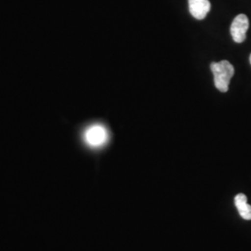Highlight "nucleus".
I'll use <instances>...</instances> for the list:
<instances>
[{
    "mask_svg": "<svg viewBox=\"0 0 251 251\" xmlns=\"http://www.w3.org/2000/svg\"><path fill=\"white\" fill-rule=\"evenodd\" d=\"M210 68L214 75L216 89L222 92H227L230 81L234 75V68L232 63L224 60L219 63H211Z\"/></svg>",
    "mask_w": 251,
    "mask_h": 251,
    "instance_id": "f257e3e1",
    "label": "nucleus"
},
{
    "mask_svg": "<svg viewBox=\"0 0 251 251\" xmlns=\"http://www.w3.org/2000/svg\"><path fill=\"white\" fill-rule=\"evenodd\" d=\"M84 139L87 144L91 147H100L107 142V130L103 126H90L84 134Z\"/></svg>",
    "mask_w": 251,
    "mask_h": 251,
    "instance_id": "f03ea898",
    "label": "nucleus"
},
{
    "mask_svg": "<svg viewBox=\"0 0 251 251\" xmlns=\"http://www.w3.org/2000/svg\"><path fill=\"white\" fill-rule=\"evenodd\" d=\"M250 27V21L247 15H237L231 25V35L233 41L236 43H242L246 40L247 32Z\"/></svg>",
    "mask_w": 251,
    "mask_h": 251,
    "instance_id": "7ed1b4c3",
    "label": "nucleus"
},
{
    "mask_svg": "<svg viewBox=\"0 0 251 251\" xmlns=\"http://www.w3.org/2000/svg\"><path fill=\"white\" fill-rule=\"evenodd\" d=\"M188 3L191 15L198 20L206 18L211 8L209 0H188Z\"/></svg>",
    "mask_w": 251,
    "mask_h": 251,
    "instance_id": "20e7f679",
    "label": "nucleus"
},
{
    "mask_svg": "<svg viewBox=\"0 0 251 251\" xmlns=\"http://www.w3.org/2000/svg\"><path fill=\"white\" fill-rule=\"evenodd\" d=\"M234 205L244 220L251 221V206L248 204V198L244 194H238L234 198Z\"/></svg>",
    "mask_w": 251,
    "mask_h": 251,
    "instance_id": "39448f33",
    "label": "nucleus"
},
{
    "mask_svg": "<svg viewBox=\"0 0 251 251\" xmlns=\"http://www.w3.org/2000/svg\"><path fill=\"white\" fill-rule=\"evenodd\" d=\"M250 62H251V56H250Z\"/></svg>",
    "mask_w": 251,
    "mask_h": 251,
    "instance_id": "423d86ee",
    "label": "nucleus"
}]
</instances>
